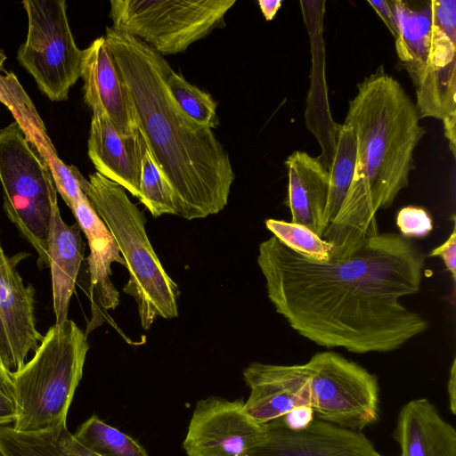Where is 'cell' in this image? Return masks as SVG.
Segmentation results:
<instances>
[{"label": "cell", "mask_w": 456, "mask_h": 456, "mask_svg": "<svg viewBox=\"0 0 456 456\" xmlns=\"http://www.w3.org/2000/svg\"><path fill=\"white\" fill-rule=\"evenodd\" d=\"M425 254L398 232L370 238L352 256L317 262L274 236L258 248L257 265L275 311L306 339L354 354L387 353L429 323L402 298L420 290Z\"/></svg>", "instance_id": "1"}, {"label": "cell", "mask_w": 456, "mask_h": 456, "mask_svg": "<svg viewBox=\"0 0 456 456\" xmlns=\"http://www.w3.org/2000/svg\"><path fill=\"white\" fill-rule=\"evenodd\" d=\"M105 38L141 129L175 196L176 216L205 218L227 205L235 179L213 130L182 110L167 84L168 61L140 39L106 28Z\"/></svg>", "instance_id": "2"}, {"label": "cell", "mask_w": 456, "mask_h": 456, "mask_svg": "<svg viewBox=\"0 0 456 456\" xmlns=\"http://www.w3.org/2000/svg\"><path fill=\"white\" fill-rule=\"evenodd\" d=\"M415 103L383 66L357 86L344 125L354 134L358 168L374 214L408 186L413 153L426 131Z\"/></svg>", "instance_id": "3"}, {"label": "cell", "mask_w": 456, "mask_h": 456, "mask_svg": "<svg viewBox=\"0 0 456 456\" xmlns=\"http://www.w3.org/2000/svg\"><path fill=\"white\" fill-rule=\"evenodd\" d=\"M391 5L397 56L414 84L420 118L456 117V1L411 7L395 0Z\"/></svg>", "instance_id": "4"}, {"label": "cell", "mask_w": 456, "mask_h": 456, "mask_svg": "<svg viewBox=\"0 0 456 456\" xmlns=\"http://www.w3.org/2000/svg\"><path fill=\"white\" fill-rule=\"evenodd\" d=\"M88 350L86 333L72 320L48 329L32 358L12 373L15 431L35 433L67 426Z\"/></svg>", "instance_id": "5"}, {"label": "cell", "mask_w": 456, "mask_h": 456, "mask_svg": "<svg viewBox=\"0 0 456 456\" xmlns=\"http://www.w3.org/2000/svg\"><path fill=\"white\" fill-rule=\"evenodd\" d=\"M86 195L125 261L129 279L123 291L135 299L142 327L149 330L158 317H177L178 287L149 240L142 212L123 187L97 172L89 175Z\"/></svg>", "instance_id": "6"}, {"label": "cell", "mask_w": 456, "mask_h": 456, "mask_svg": "<svg viewBox=\"0 0 456 456\" xmlns=\"http://www.w3.org/2000/svg\"><path fill=\"white\" fill-rule=\"evenodd\" d=\"M0 183L9 220L49 267L47 235L57 190L51 172L14 120L0 129Z\"/></svg>", "instance_id": "7"}, {"label": "cell", "mask_w": 456, "mask_h": 456, "mask_svg": "<svg viewBox=\"0 0 456 456\" xmlns=\"http://www.w3.org/2000/svg\"><path fill=\"white\" fill-rule=\"evenodd\" d=\"M235 0H111L112 28L127 33L160 55L183 53L224 26Z\"/></svg>", "instance_id": "8"}, {"label": "cell", "mask_w": 456, "mask_h": 456, "mask_svg": "<svg viewBox=\"0 0 456 456\" xmlns=\"http://www.w3.org/2000/svg\"><path fill=\"white\" fill-rule=\"evenodd\" d=\"M26 41L17 59L53 102L66 101L80 78L83 50L74 39L65 0H26Z\"/></svg>", "instance_id": "9"}, {"label": "cell", "mask_w": 456, "mask_h": 456, "mask_svg": "<svg viewBox=\"0 0 456 456\" xmlns=\"http://www.w3.org/2000/svg\"><path fill=\"white\" fill-rule=\"evenodd\" d=\"M305 364L314 417L356 431L379 420L380 388L376 374L332 351L316 353Z\"/></svg>", "instance_id": "10"}, {"label": "cell", "mask_w": 456, "mask_h": 456, "mask_svg": "<svg viewBox=\"0 0 456 456\" xmlns=\"http://www.w3.org/2000/svg\"><path fill=\"white\" fill-rule=\"evenodd\" d=\"M265 432L266 424L245 411L243 400L209 396L197 403L183 448L188 456H248Z\"/></svg>", "instance_id": "11"}, {"label": "cell", "mask_w": 456, "mask_h": 456, "mask_svg": "<svg viewBox=\"0 0 456 456\" xmlns=\"http://www.w3.org/2000/svg\"><path fill=\"white\" fill-rule=\"evenodd\" d=\"M248 456H385L362 433L312 417L302 425L281 418L266 424Z\"/></svg>", "instance_id": "12"}, {"label": "cell", "mask_w": 456, "mask_h": 456, "mask_svg": "<svg viewBox=\"0 0 456 456\" xmlns=\"http://www.w3.org/2000/svg\"><path fill=\"white\" fill-rule=\"evenodd\" d=\"M35 295L34 287L24 284L15 259L7 256L0 240V353L11 371L27 362L44 337L37 328Z\"/></svg>", "instance_id": "13"}, {"label": "cell", "mask_w": 456, "mask_h": 456, "mask_svg": "<svg viewBox=\"0 0 456 456\" xmlns=\"http://www.w3.org/2000/svg\"><path fill=\"white\" fill-rule=\"evenodd\" d=\"M243 379L250 388L245 411L259 423L267 424L297 411H311L310 379L305 363L254 362L244 369Z\"/></svg>", "instance_id": "14"}, {"label": "cell", "mask_w": 456, "mask_h": 456, "mask_svg": "<svg viewBox=\"0 0 456 456\" xmlns=\"http://www.w3.org/2000/svg\"><path fill=\"white\" fill-rule=\"evenodd\" d=\"M80 77L85 103L93 113H106L122 136L142 133L104 36L83 50Z\"/></svg>", "instance_id": "15"}, {"label": "cell", "mask_w": 456, "mask_h": 456, "mask_svg": "<svg viewBox=\"0 0 456 456\" xmlns=\"http://www.w3.org/2000/svg\"><path fill=\"white\" fill-rule=\"evenodd\" d=\"M71 210L87 240L90 249L86 262L92 318L87 325L86 332L87 336L103 322L102 316L106 311L118 305V292L110 279V266L114 262L125 265V261L112 234L97 215L84 191H80Z\"/></svg>", "instance_id": "16"}, {"label": "cell", "mask_w": 456, "mask_h": 456, "mask_svg": "<svg viewBox=\"0 0 456 456\" xmlns=\"http://www.w3.org/2000/svg\"><path fill=\"white\" fill-rule=\"evenodd\" d=\"M0 102L12 112L27 140L47 165L57 192L71 209L80 191L86 194L89 181L76 167L66 165L58 157L34 103L12 72L0 74Z\"/></svg>", "instance_id": "17"}, {"label": "cell", "mask_w": 456, "mask_h": 456, "mask_svg": "<svg viewBox=\"0 0 456 456\" xmlns=\"http://www.w3.org/2000/svg\"><path fill=\"white\" fill-rule=\"evenodd\" d=\"M148 143L143 133L122 136L106 113H93L87 153L96 172L139 197L142 159Z\"/></svg>", "instance_id": "18"}, {"label": "cell", "mask_w": 456, "mask_h": 456, "mask_svg": "<svg viewBox=\"0 0 456 456\" xmlns=\"http://www.w3.org/2000/svg\"><path fill=\"white\" fill-rule=\"evenodd\" d=\"M393 437L399 456H456V430L427 398L407 402L399 411Z\"/></svg>", "instance_id": "19"}, {"label": "cell", "mask_w": 456, "mask_h": 456, "mask_svg": "<svg viewBox=\"0 0 456 456\" xmlns=\"http://www.w3.org/2000/svg\"><path fill=\"white\" fill-rule=\"evenodd\" d=\"M81 232L77 223L69 225L63 221L58 200L54 201L47 235V255L56 326L68 320L69 302L84 260Z\"/></svg>", "instance_id": "20"}, {"label": "cell", "mask_w": 456, "mask_h": 456, "mask_svg": "<svg viewBox=\"0 0 456 456\" xmlns=\"http://www.w3.org/2000/svg\"><path fill=\"white\" fill-rule=\"evenodd\" d=\"M289 185L287 205L291 221L322 237L329 193V172L320 158L294 151L285 161Z\"/></svg>", "instance_id": "21"}, {"label": "cell", "mask_w": 456, "mask_h": 456, "mask_svg": "<svg viewBox=\"0 0 456 456\" xmlns=\"http://www.w3.org/2000/svg\"><path fill=\"white\" fill-rule=\"evenodd\" d=\"M357 166V151L353 132L344 124L336 130L329 172V193L324 216L326 229L339 212L354 181ZM326 231V230H325Z\"/></svg>", "instance_id": "22"}, {"label": "cell", "mask_w": 456, "mask_h": 456, "mask_svg": "<svg viewBox=\"0 0 456 456\" xmlns=\"http://www.w3.org/2000/svg\"><path fill=\"white\" fill-rule=\"evenodd\" d=\"M73 436L99 456H148L135 440L108 425L95 414L83 422Z\"/></svg>", "instance_id": "23"}, {"label": "cell", "mask_w": 456, "mask_h": 456, "mask_svg": "<svg viewBox=\"0 0 456 456\" xmlns=\"http://www.w3.org/2000/svg\"><path fill=\"white\" fill-rule=\"evenodd\" d=\"M138 200L154 217L176 215L175 191L149 145L142 159Z\"/></svg>", "instance_id": "24"}, {"label": "cell", "mask_w": 456, "mask_h": 456, "mask_svg": "<svg viewBox=\"0 0 456 456\" xmlns=\"http://www.w3.org/2000/svg\"><path fill=\"white\" fill-rule=\"evenodd\" d=\"M265 226L281 244L295 253L317 262L330 259L332 245L309 228L273 218L265 220Z\"/></svg>", "instance_id": "25"}, {"label": "cell", "mask_w": 456, "mask_h": 456, "mask_svg": "<svg viewBox=\"0 0 456 456\" xmlns=\"http://www.w3.org/2000/svg\"><path fill=\"white\" fill-rule=\"evenodd\" d=\"M167 87L183 112L200 125L217 127V102L210 94L189 83L184 77L172 70L167 79Z\"/></svg>", "instance_id": "26"}, {"label": "cell", "mask_w": 456, "mask_h": 456, "mask_svg": "<svg viewBox=\"0 0 456 456\" xmlns=\"http://www.w3.org/2000/svg\"><path fill=\"white\" fill-rule=\"evenodd\" d=\"M399 233L409 240L424 238L433 230V220L429 213L421 207L407 206L401 208L395 218Z\"/></svg>", "instance_id": "27"}, {"label": "cell", "mask_w": 456, "mask_h": 456, "mask_svg": "<svg viewBox=\"0 0 456 456\" xmlns=\"http://www.w3.org/2000/svg\"><path fill=\"white\" fill-rule=\"evenodd\" d=\"M12 371L4 362L0 353V428L9 426L15 419Z\"/></svg>", "instance_id": "28"}, {"label": "cell", "mask_w": 456, "mask_h": 456, "mask_svg": "<svg viewBox=\"0 0 456 456\" xmlns=\"http://www.w3.org/2000/svg\"><path fill=\"white\" fill-rule=\"evenodd\" d=\"M455 217L453 216V227L452 233L447 238V240L439 245L438 247L433 248L428 256H437L440 257L446 270L451 273L453 282H455L456 279V228H455Z\"/></svg>", "instance_id": "29"}, {"label": "cell", "mask_w": 456, "mask_h": 456, "mask_svg": "<svg viewBox=\"0 0 456 456\" xmlns=\"http://www.w3.org/2000/svg\"><path fill=\"white\" fill-rule=\"evenodd\" d=\"M368 4L377 12L379 17L382 19L389 31L391 32L394 38L397 35L396 21L394 15V12L391 5V1H368Z\"/></svg>", "instance_id": "30"}, {"label": "cell", "mask_w": 456, "mask_h": 456, "mask_svg": "<svg viewBox=\"0 0 456 456\" xmlns=\"http://www.w3.org/2000/svg\"><path fill=\"white\" fill-rule=\"evenodd\" d=\"M449 409L452 415L456 414V359L452 362L447 382Z\"/></svg>", "instance_id": "31"}, {"label": "cell", "mask_w": 456, "mask_h": 456, "mask_svg": "<svg viewBox=\"0 0 456 456\" xmlns=\"http://www.w3.org/2000/svg\"><path fill=\"white\" fill-rule=\"evenodd\" d=\"M261 12L266 20H272L277 12L280 10L282 1L281 0H260L257 2Z\"/></svg>", "instance_id": "32"}, {"label": "cell", "mask_w": 456, "mask_h": 456, "mask_svg": "<svg viewBox=\"0 0 456 456\" xmlns=\"http://www.w3.org/2000/svg\"><path fill=\"white\" fill-rule=\"evenodd\" d=\"M6 58L7 57L4 52L2 49H0V70L2 69L4 62L5 61Z\"/></svg>", "instance_id": "33"}]
</instances>
